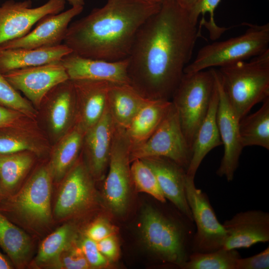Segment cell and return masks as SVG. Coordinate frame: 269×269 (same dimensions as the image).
Wrapping results in <instances>:
<instances>
[{"label": "cell", "mask_w": 269, "mask_h": 269, "mask_svg": "<svg viewBox=\"0 0 269 269\" xmlns=\"http://www.w3.org/2000/svg\"><path fill=\"white\" fill-rule=\"evenodd\" d=\"M183 8L189 10L196 3L198 0H176Z\"/></svg>", "instance_id": "7bdbcfd3"}, {"label": "cell", "mask_w": 269, "mask_h": 269, "mask_svg": "<svg viewBox=\"0 0 269 269\" xmlns=\"http://www.w3.org/2000/svg\"><path fill=\"white\" fill-rule=\"evenodd\" d=\"M22 116L19 112L0 105V130L13 128Z\"/></svg>", "instance_id": "60d3db41"}, {"label": "cell", "mask_w": 269, "mask_h": 269, "mask_svg": "<svg viewBox=\"0 0 269 269\" xmlns=\"http://www.w3.org/2000/svg\"><path fill=\"white\" fill-rule=\"evenodd\" d=\"M13 131V128L0 130V154L39 151L38 145L33 140Z\"/></svg>", "instance_id": "e575fe53"}, {"label": "cell", "mask_w": 269, "mask_h": 269, "mask_svg": "<svg viewBox=\"0 0 269 269\" xmlns=\"http://www.w3.org/2000/svg\"><path fill=\"white\" fill-rule=\"evenodd\" d=\"M79 246L91 268H106L109 267L111 262L99 251L97 242L86 236Z\"/></svg>", "instance_id": "8d00e7d4"}, {"label": "cell", "mask_w": 269, "mask_h": 269, "mask_svg": "<svg viewBox=\"0 0 269 269\" xmlns=\"http://www.w3.org/2000/svg\"><path fill=\"white\" fill-rule=\"evenodd\" d=\"M32 162V156L25 152L0 154V181L3 199L13 194Z\"/></svg>", "instance_id": "f1b7e54d"}, {"label": "cell", "mask_w": 269, "mask_h": 269, "mask_svg": "<svg viewBox=\"0 0 269 269\" xmlns=\"http://www.w3.org/2000/svg\"><path fill=\"white\" fill-rule=\"evenodd\" d=\"M0 105L33 118L36 111L29 101L23 98L0 72Z\"/></svg>", "instance_id": "836d02e7"}, {"label": "cell", "mask_w": 269, "mask_h": 269, "mask_svg": "<svg viewBox=\"0 0 269 269\" xmlns=\"http://www.w3.org/2000/svg\"><path fill=\"white\" fill-rule=\"evenodd\" d=\"M115 127L107 107L99 121L84 133L85 163L94 179L103 178L108 170Z\"/></svg>", "instance_id": "e0dca14e"}, {"label": "cell", "mask_w": 269, "mask_h": 269, "mask_svg": "<svg viewBox=\"0 0 269 269\" xmlns=\"http://www.w3.org/2000/svg\"><path fill=\"white\" fill-rule=\"evenodd\" d=\"M66 269H87L91 268L80 246L74 242L64 251L52 266Z\"/></svg>", "instance_id": "d590c367"}, {"label": "cell", "mask_w": 269, "mask_h": 269, "mask_svg": "<svg viewBox=\"0 0 269 269\" xmlns=\"http://www.w3.org/2000/svg\"><path fill=\"white\" fill-rule=\"evenodd\" d=\"M221 0H198L194 6L188 10L190 18L194 23L198 22L199 16L201 15L200 26H203L209 32L212 40L218 38L227 28L220 27L215 22L214 12Z\"/></svg>", "instance_id": "d6a6232c"}, {"label": "cell", "mask_w": 269, "mask_h": 269, "mask_svg": "<svg viewBox=\"0 0 269 269\" xmlns=\"http://www.w3.org/2000/svg\"><path fill=\"white\" fill-rule=\"evenodd\" d=\"M72 6H84L85 4L84 0H66Z\"/></svg>", "instance_id": "ee69618b"}, {"label": "cell", "mask_w": 269, "mask_h": 269, "mask_svg": "<svg viewBox=\"0 0 269 269\" xmlns=\"http://www.w3.org/2000/svg\"><path fill=\"white\" fill-rule=\"evenodd\" d=\"M213 70L218 93L217 123L224 150L216 173L220 177H225L227 181H232L244 148L240 135V120L229 102L218 70Z\"/></svg>", "instance_id": "8fae6325"}, {"label": "cell", "mask_w": 269, "mask_h": 269, "mask_svg": "<svg viewBox=\"0 0 269 269\" xmlns=\"http://www.w3.org/2000/svg\"><path fill=\"white\" fill-rule=\"evenodd\" d=\"M131 148L125 130L116 125L103 194L109 209L118 216L124 214L129 205L133 182Z\"/></svg>", "instance_id": "9c48e42d"}, {"label": "cell", "mask_w": 269, "mask_h": 269, "mask_svg": "<svg viewBox=\"0 0 269 269\" xmlns=\"http://www.w3.org/2000/svg\"><path fill=\"white\" fill-rule=\"evenodd\" d=\"M131 173L132 182L138 191L147 193L160 202H166L154 173L142 159L131 162Z\"/></svg>", "instance_id": "1f68e13d"}, {"label": "cell", "mask_w": 269, "mask_h": 269, "mask_svg": "<svg viewBox=\"0 0 269 269\" xmlns=\"http://www.w3.org/2000/svg\"><path fill=\"white\" fill-rule=\"evenodd\" d=\"M148 0L162 3L164 0Z\"/></svg>", "instance_id": "bcb514c9"}, {"label": "cell", "mask_w": 269, "mask_h": 269, "mask_svg": "<svg viewBox=\"0 0 269 269\" xmlns=\"http://www.w3.org/2000/svg\"><path fill=\"white\" fill-rule=\"evenodd\" d=\"M94 179L86 163L76 162L64 177L54 207L55 216L63 219L90 207L96 198Z\"/></svg>", "instance_id": "4fadbf2b"}, {"label": "cell", "mask_w": 269, "mask_h": 269, "mask_svg": "<svg viewBox=\"0 0 269 269\" xmlns=\"http://www.w3.org/2000/svg\"><path fill=\"white\" fill-rule=\"evenodd\" d=\"M13 268V265L11 261L0 252V269H11Z\"/></svg>", "instance_id": "b9f144b4"}, {"label": "cell", "mask_w": 269, "mask_h": 269, "mask_svg": "<svg viewBox=\"0 0 269 269\" xmlns=\"http://www.w3.org/2000/svg\"><path fill=\"white\" fill-rule=\"evenodd\" d=\"M192 150L183 134L176 110L172 103L153 133L142 143L131 148L130 160L153 157L168 158L186 171Z\"/></svg>", "instance_id": "ba28073f"}, {"label": "cell", "mask_w": 269, "mask_h": 269, "mask_svg": "<svg viewBox=\"0 0 269 269\" xmlns=\"http://www.w3.org/2000/svg\"><path fill=\"white\" fill-rule=\"evenodd\" d=\"M0 247L16 267L26 262L31 248L29 236L0 212Z\"/></svg>", "instance_id": "4316f807"}, {"label": "cell", "mask_w": 269, "mask_h": 269, "mask_svg": "<svg viewBox=\"0 0 269 269\" xmlns=\"http://www.w3.org/2000/svg\"><path fill=\"white\" fill-rule=\"evenodd\" d=\"M171 104V101L150 100L139 111L125 130L131 148L142 143L153 133Z\"/></svg>", "instance_id": "d4e9b609"}, {"label": "cell", "mask_w": 269, "mask_h": 269, "mask_svg": "<svg viewBox=\"0 0 269 269\" xmlns=\"http://www.w3.org/2000/svg\"><path fill=\"white\" fill-rule=\"evenodd\" d=\"M194 222H182L151 206L145 207L141 219L142 236L147 248L160 260L183 268L192 253Z\"/></svg>", "instance_id": "3957f363"}, {"label": "cell", "mask_w": 269, "mask_h": 269, "mask_svg": "<svg viewBox=\"0 0 269 269\" xmlns=\"http://www.w3.org/2000/svg\"><path fill=\"white\" fill-rule=\"evenodd\" d=\"M83 9V6H72L64 11L46 15L38 21L32 30L22 37L1 44L0 49H33L60 45L71 20Z\"/></svg>", "instance_id": "9a60e30c"}, {"label": "cell", "mask_w": 269, "mask_h": 269, "mask_svg": "<svg viewBox=\"0 0 269 269\" xmlns=\"http://www.w3.org/2000/svg\"><path fill=\"white\" fill-rule=\"evenodd\" d=\"M200 35L188 10L164 0L136 35L127 58L129 84L147 99L171 101Z\"/></svg>", "instance_id": "6da1fadb"}, {"label": "cell", "mask_w": 269, "mask_h": 269, "mask_svg": "<svg viewBox=\"0 0 269 269\" xmlns=\"http://www.w3.org/2000/svg\"><path fill=\"white\" fill-rule=\"evenodd\" d=\"M117 228L107 219L100 218L92 223L86 231V236L96 242L116 235Z\"/></svg>", "instance_id": "74e56055"}, {"label": "cell", "mask_w": 269, "mask_h": 269, "mask_svg": "<svg viewBox=\"0 0 269 269\" xmlns=\"http://www.w3.org/2000/svg\"><path fill=\"white\" fill-rule=\"evenodd\" d=\"M218 103V93L215 82L207 113L197 130L192 146L191 158L186 170L188 176L195 177L205 156L214 148L222 144L216 118Z\"/></svg>", "instance_id": "7402d4cb"}, {"label": "cell", "mask_w": 269, "mask_h": 269, "mask_svg": "<svg viewBox=\"0 0 269 269\" xmlns=\"http://www.w3.org/2000/svg\"><path fill=\"white\" fill-rule=\"evenodd\" d=\"M101 253L109 261H115L120 253L119 245L116 235L108 236L97 242Z\"/></svg>", "instance_id": "ab89813d"}, {"label": "cell", "mask_w": 269, "mask_h": 269, "mask_svg": "<svg viewBox=\"0 0 269 269\" xmlns=\"http://www.w3.org/2000/svg\"><path fill=\"white\" fill-rule=\"evenodd\" d=\"M248 24L249 28L243 34L215 42L201 48L195 59L185 67L184 73L245 61L268 49L269 23L261 25Z\"/></svg>", "instance_id": "8992f818"}, {"label": "cell", "mask_w": 269, "mask_h": 269, "mask_svg": "<svg viewBox=\"0 0 269 269\" xmlns=\"http://www.w3.org/2000/svg\"><path fill=\"white\" fill-rule=\"evenodd\" d=\"M226 249L248 248L269 241V214L261 210L239 212L223 224Z\"/></svg>", "instance_id": "2e32d148"}, {"label": "cell", "mask_w": 269, "mask_h": 269, "mask_svg": "<svg viewBox=\"0 0 269 269\" xmlns=\"http://www.w3.org/2000/svg\"><path fill=\"white\" fill-rule=\"evenodd\" d=\"M70 80L106 81L128 84V59L108 61L80 56L73 52L60 61Z\"/></svg>", "instance_id": "ac0fdd59"}, {"label": "cell", "mask_w": 269, "mask_h": 269, "mask_svg": "<svg viewBox=\"0 0 269 269\" xmlns=\"http://www.w3.org/2000/svg\"><path fill=\"white\" fill-rule=\"evenodd\" d=\"M162 3L148 0H108L101 8L70 23L63 44L80 56L108 61L128 58L142 25Z\"/></svg>", "instance_id": "7a4b0ae2"}, {"label": "cell", "mask_w": 269, "mask_h": 269, "mask_svg": "<svg viewBox=\"0 0 269 269\" xmlns=\"http://www.w3.org/2000/svg\"><path fill=\"white\" fill-rule=\"evenodd\" d=\"M154 173L165 198L182 213L193 220L186 196V170L172 160L162 157L142 159Z\"/></svg>", "instance_id": "d6986e66"}, {"label": "cell", "mask_w": 269, "mask_h": 269, "mask_svg": "<svg viewBox=\"0 0 269 269\" xmlns=\"http://www.w3.org/2000/svg\"><path fill=\"white\" fill-rule=\"evenodd\" d=\"M65 0H48L32 7L31 0H8L0 5V45L27 34L44 16L62 12Z\"/></svg>", "instance_id": "7c38bea8"}, {"label": "cell", "mask_w": 269, "mask_h": 269, "mask_svg": "<svg viewBox=\"0 0 269 269\" xmlns=\"http://www.w3.org/2000/svg\"><path fill=\"white\" fill-rule=\"evenodd\" d=\"M3 199V196L1 192V187H0V202Z\"/></svg>", "instance_id": "f6af8a7d"}, {"label": "cell", "mask_w": 269, "mask_h": 269, "mask_svg": "<svg viewBox=\"0 0 269 269\" xmlns=\"http://www.w3.org/2000/svg\"><path fill=\"white\" fill-rule=\"evenodd\" d=\"M73 227L65 224L48 236L40 245L35 261L38 265L53 266L62 253L74 242Z\"/></svg>", "instance_id": "f546056e"}, {"label": "cell", "mask_w": 269, "mask_h": 269, "mask_svg": "<svg viewBox=\"0 0 269 269\" xmlns=\"http://www.w3.org/2000/svg\"><path fill=\"white\" fill-rule=\"evenodd\" d=\"M150 100L147 99L130 84L110 83L107 107L115 124L124 130L139 111Z\"/></svg>", "instance_id": "cb8c5ba5"}, {"label": "cell", "mask_w": 269, "mask_h": 269, "mask_svg": "<svg viewBox=\"0 0 269 269\" xmlns=\"http://www.w3.org/2000/svg\"><path fill=\"white\" fill-rule=\"evenodd\" d=\"M269 247L260 253L246 258H239L236 269H269Z\"/></svg>", "instance_id": "f35d334b"}, {"label": "cell", "mask_w": 269, "mask_h": 269, "mask_svg": "<svg viewBox=\"0 0 269 269\" xmlns=\"http://www.w3.org/2000/svg\"><path fill=\"white\" fill-rule=\"evenodd\" d=\"M241 258L236 249L222 248L208 253H192L185 263L184 269H236Z\"/></svg>", "instance_id": "4dcf8cb0"}, {"label": "cell", "mask_w": 269, "mask_h": 269, "mask_svg": "<svg viewBox=\"0 0 269 269\" xmlns=\"http://www.w3.org/2000/svg\"><path fill=\"white\" fill-rule=\"evenodd\" d=\"M85 132L74 127L66 134L55 148L48 166L52 179L59 181L77 162L82 149Z\"/></svg>", "instance_id": "484cf974"}, {"label": "cell", "mask_w": 269, "mask_h": 269, "mask_svg": "<svg viewBox=\"0 0 269 269\" xmlns=\"http://www.w3.org/2000/svg\"><path fill=\"white\" fill-rule=\"evenodd\" d=\"M2 74L16 90L21 91L37 106L51 90L69 80L60 61L15 69Z\"/></svg>", "instance_id": "5bb4252c"}, {"label": "cell", "mask_w": 269, "mask_h": 269, "mask_svg": "<svg viewBox=\"0 0 269 269\" xmlns=\"http://www.w3.org/2000/svg\"><path fill=\"white\" fill-rule=\"evenodd\" d=\"M72 82L77 107L75 125L85 132L99 121L107 109L108 93L111 83L90 80Z\"/></svg>", "instance_id": "ffe728a7"}, {"label": "cell", "mask_w": 269, "mask_h": 269, "mask_svg": "<svg viewBox=\"0 0 269 269\" xmlns=\"http://www.w3.org/2000/svg\"><path fill=\"white\" fill-rule=\"evenodd\" d=\"M239 131L244 147L257 145L269 149V97L257 112L240 120Z\"/></svg>", "instance_id": "83f0119b"}, {"label": "cell", "mask_w": 269, "mask_h": 269, "mask_svg": "<svg viewBox=\"0 0 269 269\" xmlns=\"http://www.w3.org/2000/svg\"><path fill=\"white\" fill-rule=\"evenodd\" d=\"M215 87L213 68L184 73L171 98L192 150L197 130L207 113Z\"/></svg>", "instance_id": "5b68a950"}, {"label": "cell", "mask_w": 269, "mask_h": 269, "mask_svg": "<svg viewBox=\"0 0 269 269\" xmlns=\"http://www.w3.org/2000/svg\"><path fill=\"white\" fill-rule=\"evenodd\" d=\"M186 196L196 228L192 253H208L224 247L226 234L218 221L207 195L197 188L194 177L186 175Z\"/></svg>", "instance_id": "30bf717a"}, {"label": "cell", "mask_w": 269, "mask_h": 269, "mask_svg": "<svg viewBox=\"0 0 269 269\" xmlns=\"http://www.w3.org/2000/svg\"><path fill=\"white\" fill-rule=\"evenodd\" d=\"M49 93L51 94L48 115L50 127L52 133L59 136L66 133L74 121L76 123V99L73 82L68 80L61 83Z\"/></svg>", "instance_id": "603a6c76"}, {"label": "cell", "mask_w": 269, "mask_h": 269, "mask_svg": "<svg viewBox=\"0 0 269 269\" xmlns=\"http://www.w3.org/2000/svg\"><path fill=\"white\" fill-rule=\"evenodd\" d=\"M52 180L48 167H40L17 193L0 201V212L15 214L34 227L49 224L52 219Z\"/></svg>", "instance_id": "52a82bcc"}, {"label": "cell", "mask_w": 269, "mask_h": 269, "mask_svg": "<svg viewBox=\"0 0 269 269\" xmlns=\"http://www.w3.org/2000/svg\"><path fill=\"white\" fill-rule=\"evenodd\" d=\"M72 52L63 43L49 47L0 49V72L4 74L15 69L59 62Z\"/></svg>", "instance_id": "44dd1931"}, {"label": "cell", "mask_w": 269, "mask_h": 269, "mask_svg": "<svg viewBox=\"0 0 269 269\" xmlns=\"http://www.w3.org/2000/svg\"><path fill=\"white\" fill-rule=\"evenodd\" d=\"M218 72L229 102L240 120L254 105L269 97V49L250 61L221 67Z\"/></svg>", "instance_id": "277c9868"}]
</instances>
